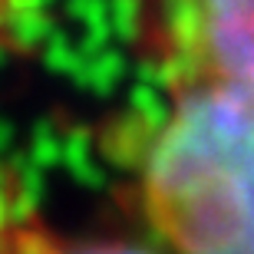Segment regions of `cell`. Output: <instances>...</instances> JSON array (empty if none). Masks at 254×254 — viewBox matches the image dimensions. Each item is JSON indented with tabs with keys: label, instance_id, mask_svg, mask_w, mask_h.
<instances>
[{
	"label": "cell",
	"instance_id": "cell-1",
	"mask_svg": "<svg viewBox=\"0 0 254 254\" xmlns=\"http://www.w3.org/2000/svg\"><path fill=\"white\" fill-rule=\"evenodd\" d=\"M135 205L165 254H254V96L172 89L139 149Z\"/></svg>",
	"mask_w": 254,
	"mask_h": 254
},
{
	"label": "cell",
	"instance_id": "cell-2",
	"mask_svg": "<svg viewBox=\"0 0 254 254\" xmlns=\"http://www.w3.org/2000/svg\"><path fill=\"white\" fill-rule=\"evenodd\" d=\"M142 27L169 93L225 86L254 96V0H145Z\"/></svg>",
	"mask_w": 254,
	"mask_h": 254
},
{
	"label": "cell",
	"instance_id": "cell-3",
	"mask_svg": "<svg viewBox=\"0 0 254 254\" xmlns=\"http://www.w3.org/2000/svg\"><path fill=\"white\" fill-rule=\"evenodd\" d=\"M0 254H159V248H139L129 241H83L57 235L37 221H17L0 228Z\"/></svg>",
	"mask_w": 254,
	"mask_h": 254
}]
</instances>
